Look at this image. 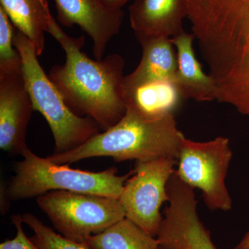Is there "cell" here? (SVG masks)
Wrapping results in <instances>:
<instances>
[{
    "instance_id": "obj_12",
    "label": "cell",
    "mask_w": 249,
    "mask_h": 249,
    "mask_svg": "<svg viewBox=\"0 0 249 249\" xmlns=\"http://www.w3.org/2000/svg\"><path fill=\"white\" fill-rule=\"evenodd\" d=\"M129 21L137 40L173 37L184 31L185 0H136L129 8Z\"/></svg>"
},
{
    "instance_id": "obj_4",
    "label": "cell",
    "mask_w": 249,
    "mask_h": 249,
    "mask_svg": "<svg viewBox=\"0 0 249 249\" xmlns=\"http://www.w3.org/2000/svg\"><path fill=\"white\" fill-rule=\"evenodd\" d=\"M15 165V175L6 187L11 201L38 197L61 191L120 197L124 183L132 175H118L115 168L101 172L73 169L42 158L27 147Z\"/></svg>"
},
{
    "instance_id": "obj_1",
    "label": "cell",
    "mask_w": 249,
    "mask_h": 249,
    "mask_svg": "<svg viewBox=\"0 0 249 249\" xmlns=\"http://www.w3.org/2000/svg\"><path fill=\"white\" fill-rule=\"evenodd\" d=\"M217 101L249 116V0H185Z\"/></svg>"
},
{
    "instance_id": "obj_16",
    "label": "cell",
    "mask_w": 249,
    "mask_h": 249,
    "mask_svg": "<svg viewBox=\"0 0 249 249\" xmlns=\"http://www.w3.org/2000/svg\"><path fill=\"white\" fill-rule=\"evenodd\" d=\"M85 244L91 249H160L157 237L126 217L91 236Z\"/></svg>"
},
{
    "instance_id": "obj_11",
    "label": "cell",
    "mask_w": 249,
    "mask_h": 249,
    "mask_svg": "<svg viewBox=\"0 0 249 249\" xmlns=\"http://www.w3.org/2000/svg\"><path fill=\"white\" fill-rule=\"evenodd\" d=\"M34 110L22 73L0 75V148L22 155L27 148L28 124Z\"/></svg>"
},
{
    "instance_id": "obj_15",
    "label": "cell",
    "mask_w": 249,
    "mask_h": 249,
    "mask_svg": "<svg viewBox=\"0 0 249 249\" xmlns=\"http://www.w3.org/2000/svg\"><path fill=\"white\" fill-rule=\"evenodd\" d=\"M0 7L14 27L31 42L37 56L45 49V34L52 14L48 0H0Z\"/></svg>"
},
{
    "instance_id": "obj_19",
    "label": "cell",
    "mask_w": 249,
    "mask_h": 249,
    "mask_svg": "<svg viewBox=\"0 0 249 249\" xmlns=\"http://www.w3.org/2000/svg\"><path fill=\"white\" fill-rule=\"evenodd\" d=\"M23 222L34 232L31 240L40 249H91L85 243L74 242L57 233L32 213L22 214Z\"/></svg>"
},
{
    "instance_id": "obj_2",
    "label": "cell",
    "mask_w": 249,
    "mask_h": 249,
    "mask_svg": "<svg viewBox=\"0 0 249 249\" xmlns=\"http://www.w3.org/2000/svg\"><path fill=\"white\" fill-rule=\"evenodd\" d=\"M47 32L65 53V62L52 67L48 76L74 114L89 117L103 131L124 117L127 101L124 88V60L119 54L93 60L82 52L84 36L67 35L50 15Z\"/></svg>"
},
{
    "instance_id": "obj_14",
    "label": "cell",
    "mask_w": 249,
    "mask_h": 249,
    "mask_svg": "<svg viewBox=\"0 0 249 249\" xmlns=\"http://www.w3.org/2000/svg\"><path fill=\"white\" fill-rule=\"evenodd\" d=\"M196 36L183 31L172 37L178 55V68L174 83L183 100L211 102L217 99L215 82L202 70L196 58L193 42Z\"/></svg>"
},
{
    "instance_id": "obj_21",
    "label": "cell",
    "mask_w": 249,
    "mask_h": 249,
    "mask_svg": "<svg viewBox=\"0 0 249 249\" xmlns=\"http://www.w3.org/2000/svg\"><path fill=\"white\" fill-rule=\"evenodd\" d=\"M103 4L112 9H122L129 0H101Z\"/></svg>"
},
{
    "instance_id": "obj_3",
    "label": "cell",
    "mask_w": 249,
    "mask_h": 249,
    "mask_svg": "<svg viewBox=\"0 0 249 249\" xmlns=\"http://www.w3.org/2000/svg\"><path fill=\"white\" fill-rule=\"evenodd\" d=\"M184 135L175 114H152L127 102V111L117 124L80 146L47 158L56 164H70L93 157H111L116 162L178 160Z\"/></svg>"
},
{
    "instance_id": "obj_9",
    "label": "cell",
    "mask_w": 249,
    "mask_h": 249,
    "mask_svg": "<svg viewBox=\"0 0 249 249\" xmlns=\"http://www.w3.org/2000/svg\"><path fill=\"white\" fill-rule=\"evenodd\" d=\"M168 206L157 239L160 249H217L197 214L194 189L174 171L168 184Z\"/></svg>"
},
{
    "instance_id": "obj_22",
    "label": "cell",
    "mask_w": 249,
    "mask_h": 249,
    "mask_svg": "<svg viewBox=\"0 0 249 249\" xmlns=\"http://www.w3.org/2000/svg\"><path fill=\"white\" fill-rule=\"evenodd\" d=\"M233 249H249V230Z\"/></svg>"
},
{
    "instance_id": "obj_13",
    "label": "cell",
    "mask_w": 249,
    "mask_h": 249,
    "mask_svg": "<svg viewBox=\"0 0 249 249\" xmlns=\"http://www.w3.org/2000/svg\"><path fill=\"white\" fill-rule=\"evenodd\" d=\"M142 56L138 67L124 76L127 98L136 90L157 82L173 81L178 68V55L171 37H150L139 39Z\"/></svg>"
},
{
    "instance_id": "obj_5",
    "label": "cell",
    "mask_w": 249,
    "mask_h": 249,
    "mask_svg": "<svg viewBox=\"0 0 249 249\" xmlns=\"http://www.w3.org/2000/svg\"><path fill=\"white\" fill-rule=\"evenodd\" d=\"M14 42L22 56V74L34 110L44 116L52 131L55 143L54 153L70 151L99 133V127L94 121L76 115L67 106L60 91L41 66L34 46L16 27Z\"/></svg>"
},
{
    "instance_id": "obj_17",
    "label": "cell",
    "mask_w": 249,
    "mask_h": 249,
    "mask_svg": "<svg viewBox=\"0 0 249 249\" xmlns=\"http://www.w3.org/2000/svg\"><path fill=\"white\" fill-rule=\"evenodd\" d=\"M172 80L157 82L136 90L127 98L141 109L152 114H174L183 101Z\"/></svg>"
},
{
    "instance_id": "obj_18",
    "label": "cell",
    "mask_w": 249,
    "mask_h": 249,
    "mask_svg": "<svg viewBox=\"0 0 249 249\" xmlns=\"http://www.w3.org/2000/svg\"><path fill=\"white\" fill-rule=\"evenodd\" d=\"M15 27L0 7V75L22 73V59L15 47Z\"/></svg>"
},
{
    "instance_id": "obj_7",
    "label": "cell",
    "mask_w": 249,
    "mask_h": 249,
    "mask_svg": "<svg viewBox=\"0 0 249 249\" xmlns=\"http://www.w3.org/2000/svg\"><path fill=\"white\" fill-rule=\"evenodd\" d=\"M232 157L229 139L217 138L206 142L183 139L178 159V178L193 189L202 193L211 211H229L232 199L226 178Z\"/></svg>"
},
{
    "instance_id": "obj_20",
    "label": "cell",
    "mask_w": 249,
    "mask_h": 249,
    "mask_svg": "<svg viewBox=\"0 0 249 249\" xmlns=\"http://www.w3.org/2000/svg\"><path fill=\"white\" fill-rule=\"evenodd\" d=\"M17 233L12 240H5L0 244V249H40L29 238L23 230L22 217L21 214H14L11 217Z\"/></svg>"
},
{
    "instance_id": "obj_6",
    "label": "cell",
    "mask_w": 249,
    "mask_h": 249,
    "mask_svg": "<svg viewBox=\"0 0 249 249\" xmlns=\"http://www.w3.org/2000/svg\"><path fill=\"white\" fill-rule=\"evenodd\" d=\"M36 203L60 235L80 243L125 217L119 199L109 196L54 191Z\"/></svg>"
},
{
    "instance_id": "obj_8",
    "label": "cell",
    "mask_w": 249,
    "mask_h": 249,
    "mask_svg": "<svg viewBox=\"0 0 249 249\" xmlns=\"http://www.w3.org/2000/svg\"><path fill=\"white\" fill-rule=\"evenodd\" d=\"M178 160L173 159L136 161L120 197L125 217L157 237L163 217L160 207L168 201V184Z\"/></svg>"
},
{
    "instance_id": "obj_23",
    "label": "cell",
    "mask_w": 249,
    "mask_h": 249,
    "mask_svg": "<svg viewBox=\"0 0 249 249\" xmlns=\"http://www.w3.org/2000/svg\"></svg>"
},
{
    "instance_id": "obj_10",
    "label": "cell",
    "mask_w": 249,
    "mask_h": 249,
    "mask_svg": "<svg viewBox=\"0 0 249 249\" xmlns=\"http://www.w3.org/2000/svg\"><path fill=\"white\" fill-rule=\"evenodd\" d=\"M57 19L65 27L78 26L93 41L96 60L103 59L107 45L119 34L124 13L112 9L101 0H54Z\"/></svg>"
}]
</instances>
